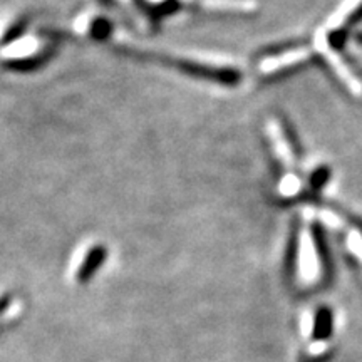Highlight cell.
<instances>
[{
	"mask_svg": "<svg viewBox=\"0 0 362 362\" xmlns=\"http://www.w3.org/2000/svg\"><path fill=\"white\" fill-rule=\"evenodd\" d=\"M104 260H106V250H104V247L90 248L89 253L86 255L84 262L81 264L79 270H78V280H79V282L81 284L89 282V280L93 279V275L99 270V267L103 265Z\"/></svg>",
	"mask_w": 362,
	"mask_h": 362,
	"instance_id": "cell-1",
	"label": "cell"
},
{
	"mask_svg": "<svg viewBox=\"0 0 362 362\" xmlns=\"http://www.w3.org/2000/svg\"><path fill=\"white\" fill-rule=\"evenodd\" d=\"M327 180V170H320L317 171L314 180H312V183H314V187H320V185L324 183V181Z\"/></svg>",
	"mask_w": 362,
	"mask_h": 362,
	"instance_id": "cell-2",
	"label": "cell"
},
{
	"mask_svg": "<svg viewBox=\"0 0 362 362\" xmlns=\"http://www.w3.org/2000/svg\"><path fill=\"white\" fill-rule=\"evenodd\" d=\"M357 22H362V4L351 13L349 17V24H357Z\"/></svg>",
	"mask_w": 362,
	"mask_h": 362,
	"instance_id": "cell-3",
	"label": "cell"
},
{
	"mask_svg": "<svg viewBox=\"0 0 362 362\" xmlns=\"http://www.w3.org/2000/svg\"><path fill=\"white\" fill-rule=\"evenodd\" d=\"M8 304H11V298H8V297H2V298H0V314H4V312L7 310Z\"/></svg>",
	"mask_w": 362,
	"mask_h": 362,
	"instance_id": "cell-4",
	"label": "cell"
}]
</instances>
